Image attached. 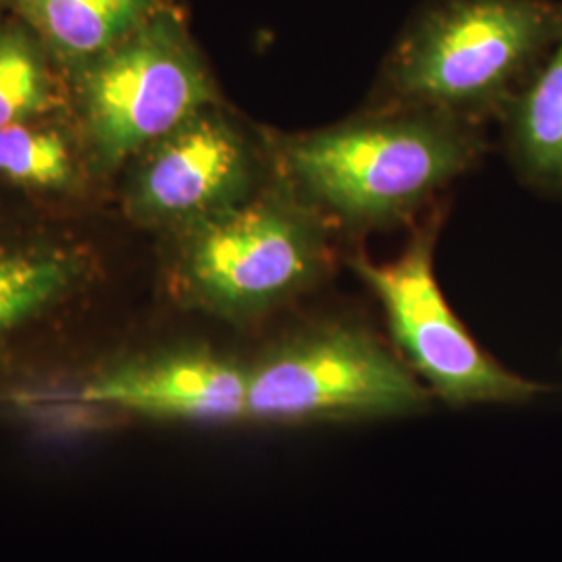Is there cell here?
Listing matches in <instances>:
<instances>
[{"instance_id": "obj_9", "label": "cell", "mask_w": 562, "mask_h": 562, "mask_svg": "<svg viewBox=\"0 0 562 562\" xmlns=\"http://www.w3.org/2000/svg\"><path fill=\"white\" fill-rule=\"evenodd\" d=\"M94 262L65 232L0 225V344L78 292Z\"/></svg>"}, {"instance_id": "obj_3", "label": "cell", "mask_w": 562, "mask_h": 562, "mask_svg": "<svg viewBox=\"0 0 562 562\" xmlns=\"http://www.w3.org/2000/svg\"><path fill=\"white\" fill-rule=\"evenodd\" d=\"M167 238L173 296L234 323L299 299L334 259L331 225L276 171L248 201Z\"/></svg>"}, {"instance_id": "obj_8", "label": "cell", "mask_w": 562, "mask_h": 562, "mask_svg": "<svg viewBox=\"0 0 562 562\" xmlns=\"http://www.w3.org/2000/svg\"><path fill=\"white\" fill-rule=\"evenodd\" d=\"M248 367L206 348H178L121 362L81 387L90 404L155 419H246Z\"/></svg>"}, {"instance_id": "obj_1", "label": "cell", "mask_w": 562, "mask_h": 562, "mask_svg": "<svg viewBox=\"0 0 562 562\" xmlns=\"http://www.w3.org/2000/svg\"><path fill=\"white\" fill-rule=\"evenodd\" d=\"M273 171L331 227L413 220L485 150L482 123L419 109L369 113L302 134H265Z\"/></svg>"}, {"instance_id": "obj_5", "label": "cell", "mask_w": 562, "mask_h": 562, "mask_svg": "<svg viewBox=\"0 0 562 562\" xmlns=\"http://www.w3.org/2000/svg\"><path fill=\"white\" fill-rule=\"evenodd\" d=\"M427 387L369 331L319 323L248 367L246 419L262 423L401 417L425 408Z\"/></svg>"}, {"instance_id": "obj_2", "label": "cell", "mask_w": 562, "mask_h": 562, "mask_svg": "<svg viewBox=\"0 0 562 562\" xmlns=\"http://www.w3.org/2000/svg\"><path fill=\"white\" fill-rule=\"evenodd\" d=\"M561 38L559 0H434L387 55L380 106L503 117Z\"/></svg>"}, {"instance_id": "obj_4", "label": "cell", "mask_w": 562, "mask_h": 562, "mask_svg": "<svg viewBox=\"0 0 562 562\" xmlns=\"http://www.w3.org/2000/svg\"><path fill=\"white\" fill-rule=\"evenodd\" d=\"M63 76L71 117L102 180L202 106L223 102L176 4Z\"/></svg>"}, {"instance_id": "obj_10", "label": "cell", "mask_w": 562, "mask_h": 562, "mask_svg": "<svg viewBox=\"0 0 562 562\" xmlns=\"http://www.w3.org/2000/svg\"><path fill=\"white\" fill-rule=\"evenodd\" d=\"M101 180L69 109L0 127L2 186L34 199L71 201Z\"/></svg>"}, {"instance_id": "obj_11", "label": "cell", "mask_w": 562, "mask_h": 562, "mask_svg": "<svg viewBox=\"0 0 562 562\" xmlns=\"http://www.w3.org/2000/svg\"><path fill=\"white\" fill-rule=\"evenodd\" d=\"M63 71L94 59L134 34L171 0H2Z\"/></svg>"}, {"instance_id": "obj_12", "label": "cell", "mask_w": 562, "mask_h": 562, "mask_svg": "<svg viewBox=\"0 0 562 562\" xmlns=\"http://www.w3.org/2000/svg\"><path fill=\"white\" fill-rule=\"evenodd\" d=\"M503 120L517 176L529 188L562 199V38Z\"/></svg>"}, {"instance_id": "obj_14", "label": "cell", "mask_w": 562, "mask_h": 562, "mask_svg": "<svg viewBox=\"0 0 562 562\" xmlns=\"http://www.w3.org/2000/svg\"><path fill=\"white\" fill-rule=\"evenodd\" d=\"M4 18H7V9H4V4H2V0H0V23L4 21Z\"/></svg>"}, {"instance_id": "obj_6", "label": "cell", "mask_w": 562, "mask_h": 562, "mask_svg": "<svg viewBox=\"0 0 562 562\" xmlns=\"http://www.w3.org/2000/svg\"><path fill=\"white\" fill-rule=\"evenodd\" d=\"M436 240L438 220L431 217L394 261L350 257L355 273L382 304L402 362L429 392L454 406L525 404L550 392L508 371L467 331L436 280Z\"/></svg>"}, {"instance_id": "obj_7", "label": "cell", "mask_w": 562, "mask_h": 562, "mask_svg": "<svg viewBox=\"0 0 562 562\" xmlns=\"http://www.w3.org/2000/svg\"><path fill=\"white\" fill-rule=\"evenodd\" d=\"M123 211L144 229L173 236L257 194L273 176L262 138L223 102L202 106L121 171Z\"/></svg>"}, {"instance_id": "obj_13", "label": "cell", "mask_w": 562, "mask_h": 562, "mask_svg": "<svg viewBox=\"0 0 562 562\" xmlns=\"http://www.w3.org/2000/svg\"><path fill=\"white\" fill-rule=\"evenodd\" d=\"M65 109L63 69L32 30L7 13L0 23V127Z\"/></svg>"}]
</instances>
